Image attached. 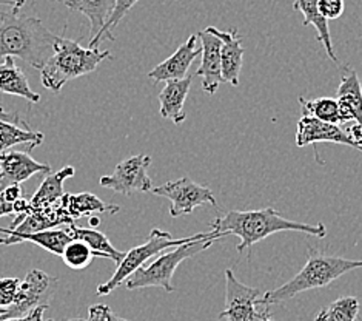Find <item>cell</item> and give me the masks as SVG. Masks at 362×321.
Returning <instances> with one entry per match:
<instances>
[{
    "label": "cell",
    "instance_id": "cell-1",
    "mask_svg": "<svg viewBox=\"0 0 362 321\" xmlns=\"http://www.w3.org/2000/svg\"><path fill=\"white\" fill-rule=\"evenodd\" d=\"M211 230L221 235H236L240 238V244L236 247L239 254L252 249L256 242L278 232H300L305 235L324 238L327 229L324 224H305L290 221L281 216L272 207L262 210H228L222 218L210 223Z\"/></svg>",
    "mask_w": 362,
    "mask_h": 321
},
{
    "label": "cell",
    "instance_id": "cell-2",
    "mask_svg": "<svg viewBox=\"0 0 362 321\" xmlns=\"http://www.w3.org/2000/svg\"><path fill=\"white\" fill-rule=\"evenodd\" d=\"M57 38L37 17L25 16L21 10L2 13L0 14V64L5 57L11 56L42 70V67L54 53Z\"/></svg>",
    "mask_w": 362,
    "mask_h": 321
},
{
    "label": "cell",
    "instance_id": "cell-3",
    "mask_svg": "<svg viewBox=\"0 0 362 321\" xmlns=\"http://www.w3.org/2000/svg\"><path fill=\"white\" fill-rule=\"evenodd\" d=\"M356 269H362V259L324 255L316 249H310L305 266L290 281L282 284L281 288L261 295L257 298V305H279V303L295 298L296 295L305 291L327 288V286L338 280L339 276L356 271Z\"/></svg>",
    "mask_w": 362,
    "mask_h": 321
},
{
    "label": "cell",
    "instance_id": "cell-4",
    "mask_svg": "<svg viewBox=\"0 0 362 321\" xmlns=\"http://www.w3.org/2000/svg\"><path fill=\"white\" fill-rule=\"evenodd\" d=\"M110 57V51L85 48L79 42L59 36L54 43V53L40 70L42 85L49 91L59 93L68 82L93 73L100 62Z\"/></svg>",
    "mask_w": 362,
    "mask_h": 321
},
{
    "label": "cell",
    "instance_id": "cell-5",
    "mask_svg": "<svg viewBox=\"0 0 362 321\" xmlns=\"http://www.w3.org/2000/svg\"><path fill=\"white\" fill-rule=\"evenodd\" d=\"M214 241L218 240H194L175 247L171 252H167V254L158 255V258L153 259L150 264H144L133 275L128 276L125 280V288L130 291L160 288L168 293L175 292V286L171 280H173V275L179 264L211 247Z\"/></svg>",
    "mask_w": 362,
    "mask_h": 321
},
{
    "label": "cell",
    "instance_id": "cell-6",
    "mask_svg": "<svg viewBox=\"0 0 362 321\" xmlns=\"http://www.w3.org/2000/svg\"><path fill=\"white\" fill-rule=\"evenodd\" d=\"M221 240L223 235L218 232H206V233H196V235L192 237H185V238H179L175 240L171 237L170 232H163L160 229H153L148 235V240H146L144 244L133 247L130 252H127L125 257L120 264L117 266L116 272L113 276L103 284H99L98 288V295H108L117 289L120 284H124L128 276L133 275L137 269L142 267L148 259L158 257L160 252L170 247H177L180 244H185V242L194 241V240Z\"/></svg>",
    "mask_w": 362,
    "mask_h": 321
},
{
    "label": "cell",
    "instance_id": "cell-7",
    "mask_svg": "<svg viewBox=\"0 0 362 321\" xmlns=\"http://www.w3.org/2000/svg\"><path fill=\"white\" fill-rule=\"evenodd\" d=\"M261 291L240 283L231 269L226 271V309L219 318L227 321H264L270 315L269 306L257 305Z\"/></svg>",
    "mask_w": 362,
    "mask_h": 321
},
{
    "label": "cell",
    "instance_id": "cell-8",
    "mask_svg": "<svg viewBox=\"0 0 362 321\" xmlns=\"http://www.w3.org/2000/svg\"><path fill=\"white\" fill-rule=\"evenodd\" d=\"M57 288L59 280L56 276H51L44 271H39V269H33L28 272L25 281H21L19 292H17L13 306H10L5 315H0V318L23 317L39 306H48Z\"/></svg>",
    "mask_w": 362,
    "mask_h": 321
},
{
    "label": "cell",
    "instance_id": "cell-9",
    "mask_svg": "<svg viewBox=\"0 0 362 321\" xmlns=\"http://www.w3.org/2000/svg\"><path fill=\"white\" fill-rule=\"evenodd\" d=\"M151 192L158 196L170 199V215L173 218L193 213L196 207L204 204L216 205V198H214L211 190L197 184V182L189 179L188 176L165 182V184L159 187H153Z\"/></svg>",
    "mask_w": 362,
    "mask_h": 321
},
{
    "label": "cell",
    "instance_id": "cell-10",
    "mask_svg": "<svg viewBox=\"0 0 362 321\" xmlns=\"http://www.w3.org/2000/svg\"><path fill=\"white\" fill-rule=\"evenodd\" d=\"M151 156L134 154L119 162L110 176L100 178V186L117 193L132 196L134 192H151L153 181L148 176Z\"/></svg>",
    "mask_w": 362,
    "mask_h": 321
},
{
    "label": "cell",
    "instance_id": "cell-11",
    "mask_svg": "<svg viewBox=\"0 0 362 321\" xmlns=\"http://www.w3.org/2000/svg\"><path fill=\"white\" fill-rule=\"evenodd\" d=\"M317 142H334L342 145H350L355 149V141L344 125H336L319 120L315 116L304 113L298 120L296 128V145H315Z\"/></svg>",
    "mask_w": 362,
    "mask_h": 321
},
{
    "label": "cell",
    "instance_id": "cell-12",
    "mask_svg": "<svg viewBox=\"0 0 362 321\" xmlns=\"http://www.w3.org/2000/svg\"><path fill=\"white\" fill-rule=\"evenodd\" d=\"M201 55L202 48H197V34H193L168 59L154 67L148 73V77L156 84L184 79L194 59Z\"/></svg>",
    "mask_w": 362,
    "mask_h": 321
},
{
    "label": "cell",
    "instance_id": "cell-13",
    "mask_svg": "<svg viewBox=\"0 0 362 321\" xmlns=\"http://www.w3.org/2000/svg\"><path fill=\"white\" fill-rule=\"evenodd\" d=\"M33 149L28 147L27 152H4L0 154V184L11 186V184H22L27 179L40 173H51V166L42 164L31 158Z\"/></svg>",
    "mask_w": 362,
    "mask_h": 321
},
{
    "label": "cell",
    "instance_id": "cell-14",
    "mask_svg": "<svg viewBox=\"0 0 362 321\" xmlns=\"http://www.w3.org/2000/svg\"><path fill=\"white\" fill-rule=\"evenodd\" d=\"M197 38H201L202 43V62L197 68L196 74L202 79V90L209 94H214L223 82L221 64L222 42L209 31H199Z\"/></svg>",
    "mask_w": 362,
    "mask_h": 321
},
{
    "label": "cell",
    "instance_id": "cell-15",
    "mask_svg": "<svg viewBox=\"0 0 362 321\" xmlns=\"http://www.w3.org/2000/svg\"><path fill=\"white\" fill-rule=\"evenodd\" d=\"M209 31L214 36L219 38L222 42L221 48V64H222V81L228 82L233 86L239 85V74L243 70L244 53L243 40H240L238 30L233 28L231 31H221L216 27H209Z\"/></svg>",
    "mask_w": 362,
    "mask_h": 321
},
{
    "label": "cell",
    "instance_id": "cell-16",
    "mask_svg": "<svg viewBox=\"0 0 362 321\" xmlns=\"http://www.w3.org/2000/svg\"><path fill=\"white\" fill-rule=\"evenodd\" d=\"M193 76L188 74L184 79L167 81L165 86L159 94L160 102V116L173 120V124L180 125L187 119L184 111V103L188 96V91L192 89Z\"/></svg>",
    "mask_w": 362,
    "mask_h": 321
},
{
    "label": "cell",
    "instance_id": "cell-17",
    "mask_svg": "<svg viewBox=\"0 0 362 321\" xmlns=\"http://www.w3.org/2000/svg\"><path fill=\"white\" fill-rule=\"evenodd\" d=\"M0 233L6 235V238H4L5 246L21 244L23 241H28L57 257H62L64 249L66 247L68 242L73 241V238L68 235V232L62 229H49V230H42V232H34V233H13L5 227H0Z\"/></svg>",
    "mask_w": 362,
    "mask_h": 321
},
{
    "label": "cell",
    "instance_id": "cell-18",
    "mask_svg": "<svg viewBox=\"0 0 362 321\" xmlns=\"http://www.w3.org/2000/svg\"><path fill=\"white\" fill-rule=\"evenodd\" d=\"M336 99L347 123H356L362 128V84L355 70L344 73Z\"/></svg>",
    "mask_w": 362,
    "mask_h": 321
},
{
    "label": "cell",
    "instance_id": "cell-19",
    "mask_svg": "<svg viewBox=\"0 0 362 321\" xmlns=\"http://www.w3.org/2000/svg\"><path fill=\"white\" fill-rule=\"evenodd\" d=\"M0 91L14 94V96L23 98L30 102L40 101L39 93L31 90L27 76L17 67L14 57L11 56L5 57L4 62L0 64Z\"/></svg>",
    "mask_w": 362,
    "mask_h": 321
},
{
    "label": "cell",
    "instance_id": "cell-20",
    "mask_svg": "<svg viewBox=\"0 0 362 321\" xmlns=\"http://www.w3.org/2000/svg\"><path fill=\"white\" fill-rule=\"evenodd\" d=\"M23 124L17 115L10 118H0V154L6 152L17 144H28L30 147H36L44 142V135L40 132H33L28 127H21Z\"/></svg>",
    "mask_w": 362,
    "mask_h": 321
},
{
    "label": "cell",
    "instance_id": "cell-21",
    "mask_svg": "<svg viewBox=\"0 0 362 321\" xmlns=\"http://www.w3.org/2000/svg\"><path fill=\"white\" fill-rule=\"evenodd\" d=\"M74 167H64L56 173H48V176L42 181L39 188L30 199L31 209H44L56 204L65 195L64 181L74 176Z\"/></svg>",
    "mask_w": 362,
    "mask_h": 321
},
{
    "label": "cell",
    "instance_id": "cell-22",
    "mask_svg": "<svg viewBox=\"0 0 362 321\" xmlns=\"http://www.w3.org/2000/svg\"><path fill=\"white\" fill-rule=\"evenodd\" d=\"M68 235H70L73 240H79L83 241L94 254H96V258H107V259H113V261L119 266L120 261H122L125 254L124 252L117 250L111 242L108 241L105 233H102L99 230H93V229H85V227H77L74 224L66 225Z\"/></svg>",
    "mask_w": 362,
    "mask_h": 321
},
{
    "label": "cell",
    "instance_id": "cell-23",
    "mask_svg": "<svg viewBox=\"0 0 362 321\" xmlns=\"http://www.w3.org/2000/svg\"><path fill=\"white\" fill-rule=\"evenodd\" d=\"M317 4L319 0H295V4H293V10L304 14V27L313 25L317 31V42L322 43L329 57L334 64H338V57L334 55L333 42H332L330 30H329V21H325L321 16V13H319Z\"/></svg>",
    "mask_w": 362,
    "mask_h": 321
},
{
    "label": "cell",
    "instance_id": "cell-24",
    "mask_svg": "<svg viewBox=\"0 0 362 321\" xmlns=\"http://www.w3.org/2000/svg\"><path fill=\"white\" fill-rule=\"evenodd\" d=\"M64 199H65L66 212L73 221L83 218V216H90L91 213L115 215L120 210L119 205L103 203L102 199H99L96 195H93L90 192H82L76 195L65 193Z\"/></svg>",
    "mask_w": 362,
    "mask_h": 321
},
{
    "label": "cell",
    "instance_id": "cell-25",
    "mask_svg": "<svg viewBox=\"0 0 362 321\" xmlns=\"http://www.w3.org/2000/svg\"><path fill=\"white\" fill-rule=\"evenodd\" d=\"M62 2L70 10L82 13L83 16L88 17L91 23V39L105 27L108 17L113 13L116 5V0H62Z\"/></svg>",
    "mask_w": 362,
    "mask_h": 321
},
{
    "label": "cell",
    "instance_id": "cell-26",
    "mask_svg": "<svg viewBox=\"0 0 362 321\" xmlns=\"http://www.w3.org/2000/svg\"><path fill=\"white\" fill-rule=\"evenodd\" d=\"M299 103L303 106L304 113L315 116L324 123L344 125L347 124V119L344 116L342 108L336 98H317V99H305L299 98Z\"/></svg>",
    "mask_w": 362,
    "mask_h": 321
},
{
    "label": "cell",
    "instance_id": "cell-27",
    "mask_svg": "<svg viewBox=\"0 0 362 321\" xmlns=\"http://www.w3.org/2000/svg\"><path fill=\"white\" fill-rule=\"evenodd\" d=\"M358 314L359 301L355 297H341L319 312L315 321H356Z\"/></svg>",
    "mask_w": 362,
    "mask_h": 321
},
{
    "label": "cell",
    "instance_id": "cell-28",
    "mask_svg": "<svg viewBox=\"0 0 362 321\" xmlns=\"http://www.w3.org/2000/svg\"><path fill=\"white\" fill-rule=\"evenodd\" d=\"M137 2H139V0H116L115 10H113V13H111V16L108 17L105 27H103L93 39H90L88 48H99L100 43L105 39L113 40L115 39L113 31L117 28V25L120 23V21L124 19L125 14L130 11Z\"/></svg>",
    "mask_w": 362,
    "mask_h": 321
},
{
    "label": "cell",
    "instance_id": "cell-29",
    "mask_svg": "<svg viewBox=\"0 0 362 321\" xmlns=\"http://www.w3.org/2000/svg\"><path fill=\"white\" fill-rule=\"evenodd\" d=\"M94 258H96V254L83 241L79 240H73L68 242L62 254L64 263L73 269V271L87 269L93 263Z\"/></svg>",
    "mask_w": 362,
    "mask_h": 321
},
{
    "label": "cell",
    "instance_id": "cell-30",
    "mask_svg": "<svg viewBox=\"0 0 362 321\" xmlns=\"http://www.w3.org/2000/svg\"><path fill=\"white\" fill-rule=\"evenodd\" d=\"M21 280L17 278H0V308H10L16 301L19 292Z\"/></svg>",
    "mask_w": 362,
    "mask_h": 321
},
{
    "label": "cell",
    "instance_id": "cell-31",
    "mask_svg": "<svg viewBox=\"0 0 362 321\" xmlns=\"http://www.w3.org/2000/svg\"><path fill=\"white\" fill-rule=\"evenodd\" d=\"M317 10L325 21H334L344 14L346 4L344 0H319Z\"/></svg>",
    "mask_w": 362,
    "mask_h": 321
},
{
    "label": "cell",
    "instance_id": "cell-32",
    "mask_svg": "<svg viewBox=\"0 0 362 321\" xmlns=\"http://www.w3.org/2000/svg\"><path fill=\"white\" fill-rule=\"evenodd\" d=\"M73 321H85V320H73ZM88 321H128L117 317L107 305H93L88 310Z\"/></svg>",
    "mask_w": 362,
    "mask_h": 321
},
{
    "label": "cell",
    "instance_id": "cell-33",
    "mask_svg": "<svg viewBox=\"0 0 362 321\" xmlns=\"http://www.w3.org/2000/svg\"><path fill=\"white\" fill-rule=\"evenodd\" d=\"M48 309V306H39L33 309L30 314L23 317H16V318H0V321H44V312Z\"/></svg>",
    "mask_w": 362,
    "mask_h": 321
},
{
    "label": "cell",
    "instance_id": "cell-34",
    "mask_svg": "<svg viewBox=\"0 0 362 321\" xmlns=\"http://www.w3.org/2000/svg\"><path fill=\"white\" fill-rule=\"evenodd\" d=\"M2 193L5 196V199L8 203H16L17 199H21L23 196V192L19 184H11V186H6L2 188Z\"/></svg>",
    "mask_w": 362,
    "mask_h": 321
},
{
    "label": "cell",
    "instance_id": "cell-35",
    "mask_svg": "<svg viewBox=\"0 0 362 321\" xmlns=\"http://www.w3.org/2000/svg\"><path fill=\"white\" fill-rule=\"evenodd\" d=\"M13 207H14V213H17V216L19 215H25L30 209H31V204H30V199H25L23 196L21 199H17L16 203H13Z\"/></svg>",
    "mask_w": 362,
    "mask_h": 321
},
{
    "label": "cell",
    "instance_id": "cell-36",
    "mask_svg": "<svg viewBox=\"0 0 362 321\" xmlns=\"http://www.w3.org/2000/svg\"><path fill=\"white\" fill-rule=\"evenodd\" d=\"M13 213H14V207H13V204L6 201L5 196H4V193H2V190H0V218H2V216L13 215Z\"/></svg>",
    "mask_w": 362,
    "mask_h": 321
},
{
    "label": "cell",
    "instance_id": "cell-37",
    "mask_svg": "<svg viewBox=\"0 0 362 321\" xmlns=\"http://www.w3.org/2000/svg\"><path fill=\"white\" fill-rule=\"evenodd\" d=\"M25 4H27V0H0V5L11 6L13 10H22Z\"/></svg>",
    "mask_w": 362,
    "mask_h": 321
},
{
    "label": "cell",
    "instance_id": "cell-38",
    "mask_svg": "<svg viewBox=\"0 0 362 321\" xmlns=\"http://www.w3.org/2000/svg\"><path fill=\"white\" fill-rule=\"evenodd\" d=\"M90 223H91L93 227H96V225H99L100 220H99V218H96V216H91V218H90Z\"/></svg>",
    "mask_w": 362,
    "mask_h": 321
},
{
    "label": "cell",
    "instance_id": "cell-39",
    "mask_svg": "<svg viewBox=\"0 0 362 321\" xmlns=\"http://www.w3.org/2000/svg\"><path fill=\"white\" fill-rule=\"evenodd\" d=\"M8 312V308H0V315H5Z\"/></svg>",
    "mask_w": 362,
    "mask_h": 321
},
{
    "label": "cell",
    "instance_id": "cell-40",
    "mask_svg": "<svg viewBox=\"0 0 362 321\" xmlns=\"http://www.w3.org/2000/svg\"><path fill=\"white\" fill-rule=\"evenodd\" d=\"M10 116L11 115H8V113H5V111L2 113V115H0V118H2V119H6V118H10Z\"/></svg>",
    "mask_w": 362,
    "mask_h": 321
},
{
    "label": "cell",
    "instance_id": "cell-41",
    "mask_svg": "<svg viewBox=\"0 0 362 321\" xmlns=\"http://www.w3.org/2000/svg\"><path fill=\"white\" fill-rule=\"evenodd\" d=\"M264 321H274V320H272V318H270V315H269V317H267Z\"/></svg>",
    "mask_w": 362,
    "mask_h": 321
},
{
    "label": "cell",
    "instance_id": "cell-42",
    "mask_svg": "<svg viewBox=\"0 0 362 321\" xmlns=\"http://www.w3.org/2000/svg\"><path fill=\"white\" fill-rule=\"evenodd\" d=\"M4 244V238H0V246H2Z\"/></svg>",
    "mask_w": 362,
    "mask_h": 321
},
{
    "label": "cell",
    "instance_id": "cell-43",
    "mask_svg": "<svg viewBox=\"0 0 362 321\" xmlns=\"http://www.w3.org/2000/svg\"><path fill=\"white\" fill-rule=\"evenodd\" d=\"M2 113H4V110H2V106H0V115H2Z\"/></svg>",
    "mask_w": 362,
    "mask_h": 321
},
{
    "label": "cell",
    "instance_id": "cell-44",
    "mask_svg": "<svg viewBox=\"0 0 362 321\" xmlns=\"http://www.w3.org/2000/svg\"><path fill=\"white\" fill-rule=\"evenodd\" d=\"M47 321H54V320H51V318H49V320H47Z\"/></svg>",
    "mask_w": 362,
    "mask_h": 321
},
{
    "label": "cell",
    "instance_id": "cell-45",
    "mask_svg": "<svg viewBox=\"0 0 362 321\" xmlns=\"http://www.w3.org/2000/svg\"><path fill=\"white\" fill-rule=\"evenodd\" d=\"M59 2H62V0H59Z\"/></svg>",
    "mask_w": 362,
    "mask_h": 321
},
{
    "label": "cell",
    "instance_id": "cell-46",
    "mask_svg": "<svg viewBox=\"0 0 362 321\" xmlns=\"http://www.w3.org/2000/svg\"><path fill=\"white\" fill-rule=\"evenodd\" d=\"M0 181H2V178H0Z\"/></svg>",
    "mask_w": 362,
    "mask_h": 321
}]
</instances>
